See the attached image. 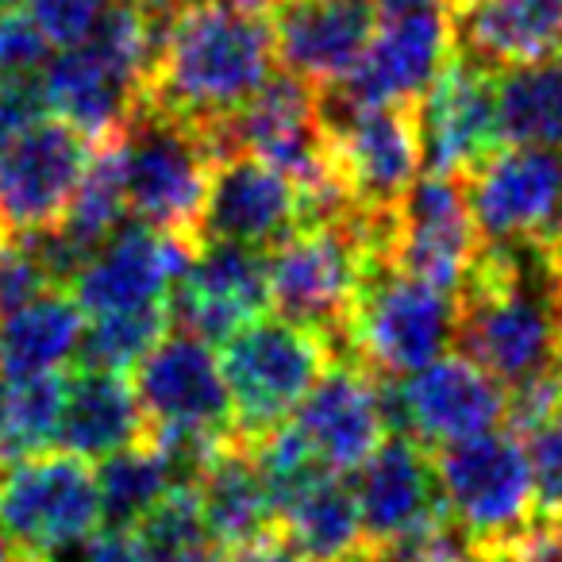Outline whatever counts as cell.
I'll use <instances>...</instances> for the list:
<instances>
[{"mask_svg": "<svg viewBox=\"0 0 562 562\" xmlns=\"http://www.w3.org/2000/svg\"><path fill=\"white\" fill-rule=\"evenodd\" d=\"M454 351L505 390L562 355V273L539 243H482L454 290Z\"/></svg>", "mask_w": 562, "mask_h": 562, "instance_id": "obj_1", "label": "cell"}, {"mask_svg": "<svg viewBox=\"0 0 562 562\" xmlns=\"http://www.w3.org/2000/svg\"><path fill=\"white\" fill-rule=\"evenodd\" d=\"M273 66L278 55L266 16L232 9L224 0H181L162 16L143 104L220 135V127L266 86Z\"/></svg>", "mask_w": 562, "mask_h": 562, "instance_id": "obj_2", "label": "cell"}, {"mask_svg": "<svg viewBox=\"0 0 562 562\" xmlns=\"http://www.w3.org/2000/svg\"><path fill=\"white\" fill-rule=\"evenodd\" d=\"M382 232L385 224H370L355 212H331L301 220L266 247V285L278 316L308 324L339 344L370 266L382 262Z\"/></svg>", "mask_w": 562, "mask_h": 562, "instance_id": "obj_3", "label": "cell"}, {"mask_svg": "<svg viewBox=\"0 0 562 562\" xmlns=\"http://www.w3.org/2000/svg\"><path fill=\"white\" fill-rule=\"evenodd\" d=\"M220 155H224L220 135L139 104L120 132L127 216L155 232L196 239L204 193Z\"/></svg>", "mask_w": 562, "mask_h": 562, "instance_id": "obj_4", "label": "cell"}, {"mask_svg": "<svg viewBox=\"0 0 562 562\" xmlns=\"http://www.w3.org/2000/svg\"><path fill=\"white\" fill-rule=\"evenodd\" d=\"M336 355V339L285 316H258L227 336L220 370L232 397L235 436L250 443L290 420Z\"/></svg>", "mask_w": 562, "mask_h": 562, "instance_id": "obj_5", "label": "cell"}, {"mask_svg": "<svg viewBox=\"0 0 562 562\" xmlns=\"http://www.w3.org/2000/svg\"><path fill=\"white\" fill-rule=\"evenodd\" d=\"M220 139L224 150H247L297 181L313 216L347 212L344 189L331 170L324 89L301 81L297 74H270L266 86L220 127Z\"/></svg>", "mask_w": 562, "mask_h": 562, "instance_id": "obj_6", "label": "cell"}, {"mask_svg": "<svg viewBox=\"0 0 562 562\" xmlns=\"http://www.w3.org/2000/svg\"><path fill=\"white\" fill-rule=\"evenodd\" d=\"M454 347V297L374 262L339 331V351L378 378H405Z\"/></svg>", "mask_w": 562, "mask_h": 562, "instance_id": "obj_7", "label": "cell"}, {"mask_svg": "<svg viewBox=\"0 0 562 562\" xmlns=\"http://www.w3.org/2000/svg\"><path fill=\"white\" fill-rule=\"evenodd\" d=\"M101 524V490L89 459L32 454L0 470V531L20 562H63Z\"/></svg>", "mask_w": 562, "mask_h": 562, "instance_id": "obj_8", "label": "cell"}, {"mask_svg": "<svg viewBox=\"0 0 562 562\" xmlns=\"http://www.w3.org/2000/svg\"><path fill=\"white\" fill-rule=\"evenodd\" d=\"M331 139V170L344 189L347 212L385 224L420 178L424 143L413 104H374L339 109L324 101Z\"/></svg>", "mask_w": 562, "mask_h": 562, "instance_id": "obj_9", "label": "cell"}, {"mask_svg": "<svg viewBox=\"0 0 562 562\" xmlns=\"http://www.w3.org/2000/svg\"><path fill=\"white\" fill-rule=\"evenodd\" d=\"M431 454L451 524L470 539L474 551L513 536L536 516L528 451L516 431L493 428L436 447Z\"/></svg>", "mask_w": 562, "mask_h": 562, "instance_id": "obj_10", "label": "cell"}, {"mask_svg": "<svg viewBox=\"0 0 562 562\" xmlns=\"http://www.w3.org/2000/svg\"><path fill=\"white\" fill-rule=\"evenodd\" d=\"M482 250L474 209L462 178L428 170L413 181L382 235V262L451 293Z\"/></svg>", "mask_w": 562, "mask_h": 562, "instance_id": "obj_11", "label": "cell"}, {"mask_svg": "<svg viewBox=\"0 0 562 562\" xmlns=\"http://www.w3.org/2000/svg\"><path fill=\"white\" fill-rule=\"evenodd\" d=\"M385 416L424 447H447L505 420L508 390L462 351H447L405 378H382Z\"/></svg>", "mask_w": 562, "mask_h": 562, "instance_id": "obj_12", "label": "cell"}, {"mask_svg": "<svg viewBox=\"0 0 562 562\" xmlns=\"http://www.w3.org/2000/svg\"><path fill=\"white\" fill-rule=\"evenodd\" d=\"M93 143L58 120L40 116L0 143V227L12 232H47L66 216Z\"/></svg>", "mask_w": 562, "mask_h": 562, "instance_id": "obj_13", "label": "cell"}, {"mask_svg": "<svg viewBox=\"0 0 562 562\" xmlns=\"http://www.w3.org/2000/svg\"><path fill=\"white\" fill-rule=\"evenodd\" d=\"M482 243H543L562 212V155L501 143L462 173Z\"/></svg>", "mask_w": 562, "mask_h": 562, "instance_id": "obj_14", "label": "cell"}, {"mask_svg": "<svg viewBox=\"0 0 562 562\" xmlns=\"http://www.w3.org/2000/svg\"><path fill=\"white\" fill-rule=\"evenodd\" d=\"M355 497H359L362 536L370 551L408 543L451 520L436 474V454L408 431H390L378 451L362 462Z\"/></svg>", "mask_w": 562, "mask_h": 562, "instance_id": "obj_15", "label": "cell"}, {"mask_svg": "<svg viewBox=\"0 0 562 562\" xmlns=\"http://www.w3.org/2000/svg\"><path fill=\"white\" fill-rule=\"evenodd\" d=\"M290 424L324 470L351 474L390 436L382 378L339 351L293 408Z\"/></svg>", "mask_w": 562, "mask_h": 562, "instance_id": "obj_16", "label": "cell"}, {"mask_svg": "<svg viewBox=\"0 0 562 562\" xmlns=\"http://www.w3.org/2000/svg\"><path fill=\"white\" fill-rule=\"evenodd\" d=\"M308 201L297 181L247 150H224L212 166L196 243H235L266 250L308 220Z\"/></svg>", "mask_w": 562, "mask_h": 562, "instance_id": "obj_17", "label": "cell"}, {"mask_svg": "<svg viewBox=\"0 0 562 562\" xmlns=\"http://www.w3.org/2000/svg\"><path fill=\"white\" fill-rule=\"evenodd\" d=\"M451 50L454 27L443 9L378 20L374 40L367 43L359 66L336 89H324V101L339 109L413 104L424 97Z\"/></svg>", "mask_w": 562, "mask_h": 562, "instance_id": "obj_18", "label": "cell"}, {"mask_svg": "<svg viewBox=\"0 0 562 562\" xmlns=\"http://www.w3.org/2000/svg\"><path fill=\"white\" fill-rule=\"evenodd\" d=\"M416 116H420V143L428 170L462 178L490 150L501 147L497 70L474 63L454 47L416 101Z\"/></svg>", "mask_w": 562, "mask_h": 562, "instance_id": "obj_19", "label": "cell"}, {"mask_svg": "<svg viewBox=\"0 0 562 562\" xmlns=\"http://www.w3.org/2000/svg\"><path fill=\"white\" fill-rule=\"evenodd\" d=\"M196 247V239L155 232L139 220L120 224L74 273V301L86 316L158 305L170 297V285L193 262Z\"/></svg>", "mask_w": 562, "mask_h": 562, "instance_id": "obj_20", "label": "cell"}, {"mask_svg": "<svg viewBox=\"0 0 562 562\" xmlns=\"http://www.w3.org/2000/svg\"><path fill=\"white\" fill-rule=\"evenodd\" d=\"M135 397L147 416V428H201L235 431L232 397H227L220 355L209 339L178 328L166 331L135 362Z\"/></svg>", "mask_w": 562, "mask_h": 562, "instance_id": "obj_21", "label": "cell"}, {"mask_svg": "<svg viewBox=\"0 0 562 562\" xmlns=\"http://www.w3.org/2000/svg\"><path fill=\"white\" fill-rule=\"evenodd\" d=\"M170 324L201 339H227L270 308L266 250L201 243L193 262L170 285Z\"/></svg>", "mask_w": 562, "mask_h": 562, "instance_id": "obj_22", "label": "cell"}, {"mask_svg": "<svg viewBox=\"0 0 562 562\" xmlns=\"http://www.w3.org/2000/svg\"><path fill=\"white\" fill-rule=\"evenodd\" d=\"M273 55L285 74L336 89L374 40V0H278L270 12Z\"/></svg>", "mask_w": 562, "mask_h": 562, "instance_id": "obj_23", "label": "cell"}, {"mask_svg": "<svg viewBox=\"0 0 562 562\" xmlns=\"http://www.w3.org/2000/svg\"><path fill=\"white\" fill-rule=\"evenodd\" d=\"M40 89L47 109L70 127H78L89 143L120 135L143 104V89L127 81L116 66L104 63L89 43L47 58V66L40 70Z\"/></svg>", "mask_w": 562, "mask_h": 562, "instance_id": "obj_24", "label": "cell"}, {"mask_svg": "<svg viewBox=\"0 0 562 562\" xmlns=\"http://www.w3.org/2000/svg\"><path fill=\"white\" fill-rule=\"evenodd\" d=\"M451 27L454 47L490 70L562 58V0H477Z\"/></svg>", "mask_w": 562, "mask_h": 562, "instance_id": "obj_25", "label": "cell"}, {"mask_svg": "<svg viewBox=\"0 0 562 562\" xmlns=\"http://www.w3.org/2000/svg\"><path fill=\"white\" fill-rule=\"evenodd\" d=\"M143 436H147V416H143L135 385L124 378V370L86 362L78 374L66 378V401L55 439L66 454L101 462L139 443Z\"/></svg>", "mask_w": 562, "mask_h": 562, "instance_id": "obj_26", "label": "cell"}, {"mask_svg": "<svg viewBox=\"0 0 562 562\" xmlns=\"http://www.w3.org/2000/svg\"><path fill=\"white\" fill-rule=\"evenodd\" d=\"M193 485L196 501H201L204 536L224 554L266 536V531H278L273 493L266 485L262 470H258V459L247 439H227Z\"/></svg>", "mask_w": 562, "mask_h": 562, "instance_id": "obj_27", "label": "cell"}, {"mask_svg": "<svg viewBox=\"0 0 562 562\" xmlns=\"http://www.w3.org/2000/svg\"><path fill=\"white\" fill-rule=\"evenodd\" d=\"M278 531L308 562H331L367 547L355 485L344 474L316 470L278 497Z\"/></svg>", "mask_w": 562, "mask_h": 562, "instance_id": "obj_28", "label": "cell"}, {"mask_svg": "<svg viewBox=\"0 0 562 562\" xmlns=\"http://www.w3.org/2000/svg\"><path fill=\"white\" fill-rule=\"evenodd\" d=\"M86 313L74 293L50 290L0 316V378L58 374L81 355Z\"/></svg>", "mask_w": 562, "mask_h": 562, "instance_id": "obj_29", "label": "cell"}, {"mask_svg": "<svg viewBox=\"0 0 562 562\" xmlns=\"http://www.w3.org/2000/svg\"><path fill=\"white\" fill-rule=\"evenodd\" d=\"M501 143L562 150V58L497 70Z\"/></svg>", "mask_w": 562, "mask_h": 562, "instance_id": "obj_30", "label": "cell"}, {"mask_svg": "<svg viewBox=\"0 0 562 562\" xmlns=\"http://www.w3.org/2000/svg\"><path fill=\"white\" fill-rule=\"evenodd\" d=\"M63 401V374L0 378V470L43 454L55 443Z\"/></svg>", "mask_w": 562, "mask_h": 562, "instance_id": "obj_31", "label": "cell"}, {"mask_svg": "<svg viewBox=\"0 0 562 562\" xmlns=\"http://www.w3.org/2000/svg\"><path fill=\"white\" fill-rule=\"evenodd\" d=\"M173 482L178 477H173V470L166 467V459L155 451V443L147 436L139 443L101 459L97 490H101L104 524L109 528H135L166 497V490Z\"/></svg>", "mask_w": 562, "mask_h": 562, "instance_id": "obj_32", "label": "cell"}, {"mask_svg": "<svg viewBox=\"0 0 562 562\" xmlns=\"http://www.w3.org/2000/svg\"><path fill=\"white\" fill-rule=\"evenodd\" d=\"M86 339H81V362H93V367L109 370H132L166 331L170 324V305L158 301V305L143 308H124V313H104L89 316Z\"/></svg>", "mask_w": 562, "mask_h": 562, "instance_id": "obj_33", "label": "cell"}, {"mask_svg": "<svg viewBox=\"0 0 562 562\" xmlns=\"http://www.w3.org/2000/svg\"><path fill=\"white\" fill-rule=\"evenodd\" d=\"M50 290H63V281L43 250L40 232L0 227V316Z\"/></svg>", "mask_w": 562, "mask_h": 562, "instance_id": "obj_34", "label": "cell"}, {"mask_svg": "<svg viewBox=\"0 0 562 562\" xmlns=\"http://www.w3.org/2000/svg\"><path fill=\"white\" fill-rule=\"evenodd\" d=\"M143 539L150 543V551L158 559L173 551H186L193 543H204V520H201V501H196V485L193 482H173L166 490V497L135 524Z\"/></svg>", "mask_w": 562, "mask_h": 562, "instance_id": "obj_35", "label": "cell"}, {"mask_svg": "<svg viewBox=\"0 0 562 562\" xmlns=\"http://www.w3.org/2000/svg\"><path fill=\"white\" fill-rule=\"evenodd\" d=\"M524 451L531 467V497H536L539 520L562 524V408L524 431Z\"/></svg>", "mask_w": 562, "mask_h": 562, "instance_id": "obj_36", "label": "cell"}, {"mask_svg": "<svg viewBox=\"0 0 562 562\" xmlns=\"http://www.w3.org/2000/svg\"><path fill=\"white\" fill-rule=\"evenodd\" d=\"M104 12H109V0H27V16L58 50L86 43Z\"/></svg>", "mask_w": 562, "mask_h": 562, "instance_id": "obj_37", "label": "cell"}, {"mask_svg": "<svg viewBox=\"0 0 562 562\" xmlns=\"http://www.w3.org/2000/svg\"><path fill=\"white\" fill-rule=\"evenodd\" d=\"M47 58H50V43L35 27L32 16L12 12V16L0 20V81L40 78Z\"/></svg>", "mask_w": 562, "mask_h": 562, "instance_id": "obj_38", "label": "cell"}, {"mask_svg": "<svg viewBox=\"0 0 562 562\" xmlns=\"http://www.w3.org/2000/svg\"><path fill=\"white\" fill-rule=\"evenodd\" d=\"M374 562H477V559L470 539L447 520L443 528L424 531V536L408 539V543L374 551Z\"/></svg>", "mask_w": 562, "mask_h": 562, "instance_id": "obj_39", "label": "cell"}, {"mask_svg": "<svg viewBox=\"0 0 562 562\" xmlns=\"http://www.w3.org/2000/svg\"><path fill=\"white\" fill-rule=\"evenodd\" d=\"M78 562H162L150 543L135 528H104L93 531L78 547Z\"/></svg>", "mask_w": 562, "mask_h": 562, "instance_id": "obj_40", "label": "cell"}, {"mask_svg": "<svg viewBox=\"0 0 562 562\" xmlns=\"http://www.w3.org/2000/svg\"><path fill=\"white\" fill-rule=\"evenodd\" d=\"M227 562H308L305 554H297L281 531H266V536L250 539V543L227 551Z\"/></svg>", "mask_w": 562, "mask_h": 562, "instance_id": "obj_41", "label": "cell"}, {"mask_svg": "<svg viewBox=\"0 0 562 562\" xmlns=\"http://www.w3.org/2000/svg\"><path fill=\"white\" fill-rule=\"evenodd\" d=\"M378 20H393V16H408V12H431V9H443L447 12V0H374Z\"/></svg>", "mask_w": 562, "mask_h": 562, "instance_id": "obj_42", "label": "cell"}, {"mask_svg": "<svg viewBox=\"0 0 562 562\" xmlns=\"http://www.w3.org/2000/svg\"><path fill=\"white\" fill-rule=\"evenodd\" d=\"M220 554H224V551H220L216 543H209V539H204V543H193V547H186V551L166 554L162 562H224Z\"/></svg>", "mask_w": 562, "mask_h": 562, "instance_id": "obj_43", "label": "cell"}, {"mask_svg": "<svg viewBox=\"0 0 562 562\" xmlns=\"http://www.w3.org/2000/svg\"><path fill=\"white\" fill-rule=\"evenodd\" d=\"M120 4H135V9L150 12V16H166L181 4V0H120Z\"/></svg>", "mask_w": 562, "mask_h": 562, "instance_id": "obj_44", "label": "cell"}, {"mask_svg": "<svg viewBox=\"0 0 562 562\" xmlns=\"http://www.w3.org/2000/svg\"><path fill=\"white\" fill-rule=\"evenodd\" d=\"M474 4H477V0H447V16H462V12H467V9H474Z\"/></svg>", "mask_w": 562, "mask_h": 562, "instance_id": "obj_45", "label": "cell"}, {"mask_svg": "<svg viewBox=\"0 0 562 562\" xmlns=\"http://www.w3.org/2000/svg\"><path fill=\"white\" fill-rule=\"evenodd\" d=\"M24 4H27V0H0V20L12 16V12H20Z\"/></svg>", "mask_w": 562, "mask_h": 562, "instance_id": "obj_46", "label": "cell"}, {"mask_svg": "<svg viewBox=\"0 0 562 562\" xmlns=\"http://www.w3.org/2000/svg\"><path fill=\"white\" fill-rule=\"evenodd\" d=\"M0 562H20L16 551H12V543L4 539V531H0Z\"/></svg>", "mask_w": 562, "mask_h": 562, "instance_id": "obj_47", "label": "cell"}]
</instances>
